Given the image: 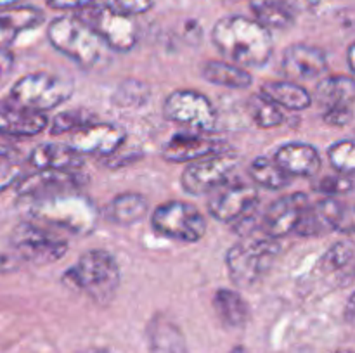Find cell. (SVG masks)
Here are the masks:
<instances>
[{
  "label": "cell",
  "mask_w": 355,
  "mask_h": 353,
  "mask_svg": "<svg viewBox=\"0 0 355 353\" xmlns=\"http://www.w3.org/2000/svg\"><path fill=\"white\" fill-rule=\"evenodd\" d=\"M211 40L232 64L263 68L270 61L274 42L270 30L252 17L225 16L214 24Z\"/></svg>",
  "instance_id": "1"
},
{
  "label": "cell",
  "mask_w": 355,
  "mask_h": 353,
  "mask_svg": "<svg viewBox=\"0 0 355 353\" xmlns=\"http://www.w3.org/2000/svg\"><path fill=\"white\" fill-rule=\"evenodd\" d=\"M120 280V265L106 249H90L83 253L62 273V282L99 303H107L114 296Z\"/></svg>",
  "instance_id": "2"
},
{
  "label": "cell",
  "mask_w": 355,
  "mask_h": 353,
  "mask_svg": "<svg viewBox=\"0 0 355 353\" xmlns=\"http://www.w3.org/2000/svg\"><path fill=\"white\" fill-rule=\"evenodd\" d=\"M279 251L281 244L277 239L267 234L246 235L225 255L229 277L238 287L250 289L257 286L269 272Z\"/></svg>",
  "instance_id": "3"
},
{
  "label": "cell",
  "mask_w": 355,
  "mask_h": 353,
  "mask_svg": "<svg viewBox=\"0 0 355 353\" xmlns=\"http://www.w3.org/2000/svg\"><path fill=\"white\" fill-rule=\"evenodd\" d=\"M33 213L38 220L58 225L73 234H90L97 224L94 201L82 196L78 190L35 199Z\"/></svg>",
  "instance_id": "4"
},
{
  "label": "cell",
  "mask_w": 355,
  "mask_h": 353,
  "mask_svg": "<svg viewBox=\"0 0 355 353\" xmlns=\"http://www.w3.org/2000/svg\"><path fill=\"white\" fill-rule=\"evenodd\" d=\"M49 42L55 51L64 54L82 68L97 64L103 52L101 38L76 16H62L51 21L47 30Z\"/></svg>",
  "instance_id": "5"
},
{
  "label": "cell",
  "mask_w": 355,
  "mask_h": 353,
  "mask_svg": "<svg viewBox=\"0 0 355 353\" xmlns=\"http://www.w3.org/2000/svg\"><path fill=\"white\" fill-rule=\"evenodd\" d=\"M71 96V80L49 71H37L21 76L10 89V100L14 104L38 113H45L61 106Z\"/></svg>",
  "instance_id": "6"
},
{
  "label": "cell",
  "mask_w": 355,
  "mask_h": 353,
  "mask_svg": "<svg viewBox=\"0 0 355 353\" xmlns=\"http://www.w3.org/2000/svg\"><path fill=\"white\" fill-rule=\"evenodd\" d=\"M259 203L260 196L255 187L225 182L214 190V196L208 201V211L215 220L232 225L236 230H243L255 218Z\"/></svg>",
  "instance_id": "7"
},
{
  "label": "cell",
  "mask_w": 355,
  "mask_h": 353,
  "mask_svg": "<svg viewBox=\"0 0 355 353\" xmlns=\"http://www.w3.org/2000/svg\"><path fill=\"white\" fill-rule=\"evenodd\" d=\"M151 225L163 237L180 242H198L207 232L205 215L184 201L159 204L153 213Z\"/></svg>",
  "instance_id": "8"
},
{
  "label": "cell",
  "mask_w": 355,
  "mask_h": 353,
  "mask_svg": "<svg viewBox=\"0 0 355 353\" xmlns=\"http://www.w3.org/2000/svg\"><path fill=\"white\" fill-rule=\"evenodd\" d=\"M239 161L241 158L232 152V149L191 161L184 168L180 185L191 196H203V194L214 192L217 187L229 182L231 175L238 168Z\"/></svg>",
  "instance_id": "9"
},
{
  "label": "cell",
  "mask_w": 355,
  "mask_h": 353,
  "mask_svg": "<svg viewBox=\"0 0 355 353\" xmlns=\"http://www.w3.org/2000/svg\"><path fill=\"white\" fill-rule=\"evenodd\" d=\"M82 19L104 45L116 52H128L135 47L139 38V26L134 17L121 16L106 6H89L80 10Z\"/></svg>",
  "instance_id": "10"
},
{
  "label": "cell",
  "mask_w": 355,
  "mask_h": 353,
  "mask_svg": "<svg viewBox=\"0 0 355 353\" xmlns=\"http://www.w3.org/2000/svg\"><path fill=\"white\" fill-rule=\"evenodd\" d=\"M12 251L21 262L47 265L58 262L68 253V242L54 232L23 221L14 230Z\"/></svg>",
  "instance_id": "11"
},
{
  "label": "cell",
  "mask_w": 355,
  "mask_h": 353,
  "mask_svg": "<svg viewBox=\"0 0 355 353\" xmlns=\"http://www.w3.org/2000/svg\"><path fill=\"white\" fill-rule=\"evenodd\" d=\"M165 116L170 121L196 132H211L217 127L214 104L198 90H175L165 100Z\"/></svg>",
  "instance_id": "12"
},
{
  "label": "cell",
  "mask_w": 355,
  "mask_h": 353,
  "mask_svg": "<svg viewBox=\"0 0 355 353\" xmlns=\"http://www.w3.org/2000/svg\"><path fill=\"white\" fill-rule=\"evenodd\" d=\"M328 230L343 234L354 230L352 208L336 197H324L315 204L309 203L295 227V232L300 235H321Z\"/></svg>",
  "instance_id": "13"
},
{
  "label": "cell",
  "mask_w": 355,
  "mask_h": 353,
  "mask_svg": "<svg viewBox=\"0 0 355 353\" xmlns=\"http://www.w3.org/2000/svg\"><path fill=\"white\" fill-rule=\"evenodd\" d=\"M87 183H89V176L80 170H38L33 175L19 180L17 194L35 201L55 196V194L80 190Z\"/></svg>",
  "instance_id": "14"
},
{
  "label": "cell",
  "mask_w": 355,
  "mask_h": 353,
  "mask_svg": "<svg viewBox=\"0 0 355 353\" xmlns=\"http://www.w3.org/2000/svg\"><path fill=\"white\" fill-rule=\"evenodd\" d=\"M125 130L118 125L94 121L71 134V147L78 154L113 156L125 142Z\"/></svg>",
  "instance_id": "15"
},
{
  "label": "cell",
  "mask_w": 355,
  "mask_h": 353,
  "mask_svg": "<svg viewBox=\"0 0 355 353\" xmlns=\"http://www.w3.org/2000/svg\"><path fill=\"white\" fill-rule=\"evenodd\" d=\"M328 69V55L322 48L307 44H293L284 51L281 73L290 82L314 80Z\"/></svg>",
  "instance_id": "16"
},
{
  "label": "cell",
  "mask_w": 355,
  "mask_h": 353,
  "mask_svg": "<svg viewBox=\"0 0 355 353\" xmlns=\"http://www.w3.org/2000/svg\"><path fill=\"white\" fill-rule=\"evenodd\" d=\"M309 203L311 201H309L307 194L302 192L288 194V196L274 201L267 208L266 215H263V234H267L269 237L279 239L293 232Z\"/></svg>",
  "instance_id": "17"
},
{
  "label": "cell",
  "mask_w": 355,
  "mask_h": 353,
  "mask_svg": "<svg viewBox=\"0 0 355 353\" xmlns=\"http://www.w3.org/2000/svg\"><path fill=\"white\" fill-rule=\"evenodd\" d=\"M49 127L45 113L26 109L12 100H0V135L14 138L35 137Z\"/></svg>",
  "instance_id": "18"
},
{
  "label": "cell",
  "mask_w": 355,
  "mask_h": 353,
  "mask_svg": "<svg viewBox=\"0 0 355 353\" xmlns=\"http://www.w3.org/2000/svg\"><path fill=\"white\" fill-rule=\"evenodd\" d=\"M225 142L203 137L200 134H177L163 147V159L168 163H191L215 152L231 151Z\"/></svg>",
  "instance_id": "19"
},
{
  "label": "cell",
  "mask_w": 355,
  "mask_h": 353,
  "mask_svg": "<svg viewBox=\"0 0 355 353\" xmlns=\"http://www.w3.org/2000/svg\"><path fill=\"white\" fill-rule=\"evenodd\" d=\"M272 159L290 176H314L321 168V156L318 149L304 142L281 145Z\"/></svg>",
  "instance_id": "20"
},
{
  "label": "cell",
  "mask_w": 355,
  "mask_h": 353,
  "mask_svg": "<svg viewBox=\"0 0 355 353\" xmlns=\"http://www.w3.org/2000/svg\"><path fill=\"white\" fill-rule=\"evenodd\" d=\"M28 161L37 170H80L83 165V156L78 154L71 145L45 142L30 152Z\"/></svg>",
  "instance_id": "21"
},
{
  "label": "cell",
  "mask_w": 355,
  "mask_h": 353,
  "mask_svg": "<svg viewBox=\"0 0 355 353\" xmlns=\"http://www.w3.org/2000/svg\"><path fill=\"white\" fill-rule=\"evenodd\" d=\"M260 96L269 99L270 102L290 111L307 109L312 104V96L307 89L297 82L281 80V82H266L260 89Z\"/></svg>",
  "instance_id": "22"
},
{
  "label": "cell",
  "mask_w": 355,
  "mask_h": 353,
  "mask_svg": "<svg viewBox=\"0 0 355 353\" xmlns=\"http://www.w3.org/2000/svg\"><path fill=\"white\" fill-rule=\"evenodd\" d=\"M355 83L352 76L335 75L322 80L315 90V100L322 111L335 107H354Z\"/></svg>",
  "instance_id": "23"
},
{
  "label": "cell",
  "mask_w": 355,
  "mask_h": 353,
  "mask_svg": "<svg viewBox=\"0 0 355 353\" xmlns=\"http://www.w3.org/2000/svg\"><path fill=\"white\" fill-rule=\"evenodd\" d=\"M44 19V12L31 6L12 7V9L2 10L0 12V42H3V44L14 42L17 35H21L23 31L40 26Z\"/></svg>",
  "instance_id": "24"
},
{
  "label": "cell",
  "mask_w": 355,
  "mask_h": 353,
  "mask_svg": "<svg viewBox=\"0 0 355 353\" xmlns=\"http://www.w3.org/2000/svg\"><path fill=\"white\" fill-rule=\"evenodd\" d=\"M201 75L207 82L214 83V85L225 87V89H248L253 83L252 73L246 71L245 68L232 64L227 61H217V59H210V61L201 64Z\"/></svg>",
  "instance_id": "25"
},
{
  "label": "cell",
  "mask_w": 355,
  "mask_h": 353,
  "mask_svg": "<svg viewBox=\"0 0 355 353\" xmlns=\"http://www.w3.org/2000/svg\"><path fill=\"white\" fill-rule=\"evenodd\" d=\"M215 314L222 320V324L231 329H239L248 322L250 308L245 298L234 289L222 287L214 294Z\"/></svg>",
  "instance_id": "26"
},
{
  "label": "cell",
  "mask_w": 355,
  "mask_h": 353,
  "mask_svg": "<svg viewBox=\"0 0 355 353\" xmlns=\"http://www.w3.org/2000/svg\"><path fill=\"white\" fill-rule=\"evenodd\" d=\"M149 201L148 197L139 192L118 194L107 206L106 215L116 225H134L139 224L148 215Z\"/></svg>",
  "instance_id": "27"
},
{
  "label": "cell",
  "mask_w": 355,
  "mask_h": 353,
  "mask_svg": "<svg viewBox=\"0 0 355 353\" xmlns=\"http://www.w3.org/2000/svg\"><path fill=\"white\" fill-rule=\"evenodd\" d=\"M253 16L267 30H286L295 23L293 12L277 0H253Z\"/></svg>",
  "instance_id": "28"
},
{
  "label": "cell",
  "mask_w": 355,
  "mask_h": 353,
  "mask_svg": "<svg viewBox=\"0 0 355 353\" xmlns=\"http://www.w3.org/2000/svg\"><path fill=\"white\" fill-rule=\"evenodd\" d=\"M250 175L263 189L279 190L290 183V175L277 166V163L270 158H255L250 165Z\"/></svg>",
  "instance_id": "29"
},
{
  "label": "cell",
  "mask_w": 355,
  "mask_h": 353,
  "mask_svg": "<svg viewBox=\"0 0 355 353\" xmlns=\"http://www.w3.org/2000/svg\"><path fill=\"white\" fill-rule=\"evenodd\" d=\"M248 113L260 128H276L286 121V113L283 111V107L270 102L260 93L250 97Z\"/></svg>",
  "instance_id": "30"
},
{
  "label": "cell",
  "mask_w": 355,
  "mask_h": 353,
  "mask_svg": "<svg viewBox=\"0 0 355 353\" xmlns=\"http://www.w3.org/2000/svg\"><path fill=\"white\" fill-rule=\"evenodd\" d=\"M94 121H97L96 114L80 107V109H69L55 114L52 120H49L47 128L52 135L73 134V132L80 130V128L87 127V125L94 123Z\"/></svg>",
  "instance_id": "31"
},
{
  "label": "cell",
  "mask_w": 355,
  "mask_h": 353,
  "mask_svg": "<svg viewBox=\"0 0 355 353\" xmlns=\"http://www.w3.org/2000/svg\"><path fill=\"white\" fill-rule=\"evenodd\" d=\"M23 175V161L19 154L7 147H0V192L19 182Z\"/></svg>",
  "instance_id": "32"
},
{
  "label": "cell",
  "mask_w": 355,
  "mask_h": 353,
  "mask_svg": "<svg viewBox=\"0 0 355 353\" xmlns=\"http://www.w3.org/2000/svg\"><path fill=\"white\" fill-rule=\"evenodd\" d=\"M328 159L333 168L342 175H354L355 170V145L352 141L335 142L328 149Z\"/></svg>",
  "instance_id": "33"
},
{
  "label": "cell",
  "mask_w": 355,
  "mask_h": 353,
  "mask_svg": "<svg viewBox=\"0 0 355 353\" xmlns=\"http://www.w3.org/2000/svg\"><path fill=\"white\" fill-rule=\"evenodd\" d=\"M149 99V89L144 83L137 80H128L123 85L118 87L116 93L113 97V102L116 106H142Z\"/></svg>",
  "instance_id": "34"
},
{
  "label": "cell",
  "mask_w": 355,
  "mask_h": 353,
  "mask_svg": "<svg viewBox=\"0 0 355 353\" xmlns=\"http://www.w3.org/2000/svg\"><path fill=\"white\" fill-rule=\"evenodd\" d=\"M354 260V246L350 241L333 244L322 256V263L331 270H345Z\"/></svg>",
  "instance_id": "35"
},
{
  "label": "cell",
  "mask_w": 355,
  "mask_h": 353,
  "mask_svg": "<svg viewBox=\"0 0 355 353\" xmlns=\"http://www.w3.org/2000/svg\"><path fill=\"white\" fill-rule=\"evenodd\" d=\"M318 192L326 194L328 197L340 196V194H350L354 189V180L349 175H329L324 176L321 182L315 183Z\"/></svg>",
  "instance_id": "36"
},
{
  "label": "cell",
  "mask_w": 355,
  "mask_h": 353,
  "mask_svg": "<svg viewBox=\"0 0 355 353\" xmlns=\"http://www.w3.org/2000/svg\"><path fill=\"white\" fill-rule=\"evenodd\" d=\"M103 6L121 14V16L134 17L148 12L153 7V0H104Z\"/></svg>",
  "instance_id": "37"
},
{
  "label": "cell",
  "mask_w": 355,
  "mask_h": 353,
  "mask_svg": "<svg viewBox=\"0 0 355 353\" xmlns=\"http://www.w3.org/2000/svg\"><path fill=\"white\" fill-rule=\"evenodd\" d=\"M322 118L331 127H347L354 120V107H335L322 111Z\"/></svg>",
  "instance_id": "38"
},
{
  "label": "cell",
  "mask_w": 355,
  "mask_h": 353,
  "mask_svg": "<svg viewBox=\"0 0 355 353\" xmlns=\"http://www.w3.org/2000/svg\"><path fill=\"white\" fill-rule=\"evenodd\" d=\"M96 0H47L49 7L58 10H71V9H83V7H89Z\"/></svg>",
  "instance_id": "39"
},
{
  "label": "cell",
  "mask_w": 355,
  "mask_h": 353,
  "mask_svg": "<svg viewBox=\"0 0 355 353\" xmlns=\"http://www.w3.org/2000/svg\"><path fill=\"white\" fill-rule=\"evenodd\" d=\"M279 3H283L284 7L293 12V10H298V12H305V10H312L314 7L319 6L321 0H277Z\"/></svg>",
  "instance_id": "40"
},
{
  "label": "cell",
  "mask_w": 355,
  "mask_h": 353,
  "mask_svg": "<svg viewBox=\"0 0 355 353\" xmlns=\"http://www.w3.org/2000/svg\"><path fill=\"white\" fill-rule=\"evenodd\" d=\"M14 62H16V57H14L12 52L7 47H0V78L10 73Z\"/></svg>",
  "instance_id": "41"
},
{
  "label": "cell",
  "mask_w": 355,
  "mask_h": 353,
  "mask_svg": "<svg viewBox=\"0 0 355 353\" xmlns=\"http://www.w3.org/2000/svg\"><path fill=\"white\" fill-rule=\"evenodd\" d=\"M352 57H354V44H350L349 48H347V62H349V69L354 73L355 66H354V59Z\"/></svg>",
  "instance_id": "42"
},
{
  "label": "cell",
  "mask_w": 355,
  "mask_h": 353,
  "mask_svg": "<svg viewBox=\"0 0 355 353\" xmlns=\"http://www.w3.org/2000/svg\"><path fill=\"white\" fill-rule=\"evenodd\" d=\"M352 307H354V296L349 298V301H347V318L349 320H352Z\"/></svg>",
  "instance_id": "43"
},
{
  "label": "cell",
  "mask_w": 355,
  "mask_h": 353,
  "mask_svg": "<svg viewBox=\"0 0 355 353\" xmlns=\"http://www.w3.org/2000/svg\"><path fill=\"white\" fill-rule=\"evenodd\" d=\"M21 2V0H0V7H7V6H14V3Z\"/></svg>",
  "instance_id": "44"
},
{
  "label": "cell",
  "mask_w": 355,
  "mask_h": 353,
  "mask_svg": "<svg viewBox=\"0 0 355 353\" xmlns=\"http://www.w3.org/2000/svg\"><path fill=\"white\" fill-rule=\"evenodd\" d=\"M231 353H248V350H246V348H243V346H236V348L232 350Z\"/></svg>",
  "instance_id": "45"
}]
</instances>
